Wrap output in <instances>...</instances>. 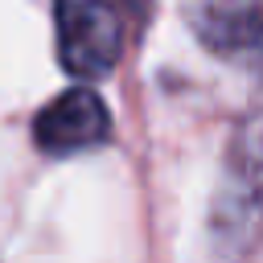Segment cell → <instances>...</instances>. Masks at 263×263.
Returning <instances> with one entry per match:
<instances>
[{"instance_id": "cell-1", "label": "cell", "mask_w": 263, "mask_h": 263, "mask_svg": "<svg viewBox=\"0 0 263 263\" xmlns=\"http://www.w3.org/2000/svg\"><path fill=\"white\" fill-rule=\"evenodd\" d=\"M58 62L74 78H103L123 53V21L111 0H53Z\"/></svg>"}, {"instance_id": "cell-3", "label": "cell", "mask_w": 263, "mask_h": 263, "mask_svg": "<svg viewBox=\"0 0 263 263\" xmlns=\"http://www.w3.org/2000/svg\"><path fill=\"white\" fill-rule=\"evenodd\" d=\"M263 0H185V21L193 37L230 62H255L259 58V33H263Z\"/></svg>"}, {"instance_id": "cell-2", "label": "cell", "mask_w": 263, "mask_h": 263, "mask_svg": "<svg viewBox=\"0 0 263 263\" xmlns=\"http://www.w3.org/2000/svg\"><path fill=\"white\" fill-rule=\"evenodd\" d=\"M107 136H111V115H107L103 99L86 86L62 90L33 119V140L49 156H70V152L99 148Z\"/></svg>"}]
</instances>
